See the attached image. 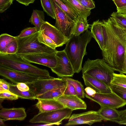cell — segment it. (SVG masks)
<instances>
[{"label": "cell", "instance_id": "obj_28", "mask_svg": "<svg viewBox=\"0 0 126 126\" xmlns=\"http://www.w3.org/2000/svg\"><path fill=\"white\" fill-rule=\"evenodd\" d=\"M61 78L66 82H69L73 85L76 91L77 95L78 97L81 98H84V89L83 85L80 82L68 77H63Z\"/></svg>", "mask_w": 126, "mask_h": 126}, {"label": "cell", "instance_id": "obj_16", "mask_svg": "<svg viewBox=\"0 0 126 126\" xmlns=\"http://www.w3.org/2000/svg\"><path fill=\"white\" fill-rule=\"evenodd\" d=\"M55 99L57 100L65 107L73 110L77 109H86L87 105L85 102L77 95L63 94Z\"/></svg>", "mask_w": 126, "mask_h": 126}, {"label": "cell", "instance_id": "obj_48", "mask_svg": "<svg viewBox=\"0 0 126 126\" xmlns=\"http://www.w3.org/2000/svg\"><path fill=\"white\" fill-rule=\"evenodd\" d=\"M4 121L3 119L0 118V126L5 125Z\"/></svg>", "mask_w": 126, "mask_h": 126}, {"label": "cell", "instance_id": "obj_35", "mask_svg": "<svg viewBox=\"0 0 126 126\" xmlns=\"http://www.w3.org/2000/svg\"><path fill=\"white\" fill-rule=\"evenodd\" d=\"M18 98L17 95L9 90L0 93V100H14L18 99Z\"/></svg>", "mask_w": 126, "mask_h": 126}, {"label": "cell", "instance_id": "obj_15", "mask_svg": "<svg viewBox=\"0 0 126 126\" xmlns=\"http://www.w3.org/2000/svg\"><path fill=\"white\" fill-rule=\"evenodd\" d=\"M18 49V44L15 37L7 33L0 36V54H16Z\"/></svg>", "mask_w": 126, "mask_h": 126}, {"label": "cell", "instance_id": "obj_32", "mask_svg": "<svg viewBox=\"0 0 126 126\" xmlns=\"http://www.w3.org/2000/svg\"><path fill=\"white\" fill-rule=\"evenodd\" d=\"M112 18L119 25L126 29V16L117 12H113L111 15Z\"/></svg>", "mask_w": 126, "mask_h": 126}, {"label": "cell", "instance_id": "obj_2", "mask_svg": "<svg viewBox=\"0 0 126 126\" xmlns=\"http://www.w3.org/2000/svg\"><path fill=\"white\" fill-rule=\"evenodd\" d=\"M92 37L91 32L87 30L79 35H72L66 43L64 50L75 73H79L81 70L83 58L87 53L86 47Z\"/></svg>", "mask_w": 126, "mask_h": 126}, {"label": "cell", "instance_id": "obj_49", "mask_svg": "<svg viewBox=\"0 0 126 126\" xmlns=\"http://www.w3.org/2000/svg\"></svg>", "mask_w": 126, "mask_h": 126}, {"label": "cell", "instance_id": "obj_19", "mask_svg": "<svg viewBox=\"0 0 126 126\" xmlns=\"http://www.w3.org/2000/svg\"><path fill=\"white\" fill-rule=\"evenodd\" d=\"M26 116L25 109L23 108H2L0 110V118L4 121L10 120H22Z\"/></svg>", "mask_w": 126, "mask_h": 126}, {"label": "cell", "instance_id": "obj_41", "mask_svg": "<svg viewBox=\"0 0 126 126\" xmlns=\"http://www.w3.org/2000/svg\"><path fill=\"white\" fill-rule=\"evenodd\" d=\"M115 5L117 9L126 6V0H112Z\"/></svg>", "mask_w": 126, "mask_h": 126}, {"label": "cell", "instance_id": "obj_1", "mask_svg": "<svg viewBox=\"0 0 126 126\" xmlns=\"http://www.w3.org/2000/svg\"><path fill=\"white\" fill-rule=\"evenodd\" d=\"M106 34L103 58L115 71L122 73V66L126 48V29L110 17L102 21Z\"/></svg>", "mask_w": 126, "mask_h": 126}, {"label": "cell", "instance_id": "obj_44", "mask_svg": "<svg viewBox=\"0 0 126 126\" xmlns=\"http://www.w3.org/2000/svg\"><path fill=\"white\" fill-rule=\"evenodd\" d=\"M122 73L126 74V48L125 52L122 66Z\"/></svg>", "mask_w": 126, "mask_h": 126}, {"label": "cell", "instance_id": "obj_3", "mask_svg": "<svg viewBox=\"0 0 126 126\" xmlns=\"http://www.w3.org/2000/svg\"><path fill=\"white\" fill-rule=\"evenodd\" d=\"M0 66L40 78H50L48 71L31 64L16 54H0Z\"/></svg>", "mask_w": 126, "mask_h": 126}, {"label": "cell", "instance_id": "obj_33", "mask_svg": "<svg viewBox=\"0 0 126 126\" xmlns=\"http://www.w3.org/2000/svg\"><path fill=\"white\" fill-rule=\"evenodd\" d=\"M38 38L39 41L45 45L55 49L57 47L54 42L50 38L39 31Z\"/></svg>", "mask_w": 126, "mask_h": 126}, {"label": "cell", "instance_id": "obj_18", "mask_svg": "<svg viewBox=\"0 0 126 126\" xmlns=\"http://www.w3.org/2000/svg\"><path fill=\"white\" fill-rule=\"evenodd\" d=\"M91 32L98 43L102 51L104 50L106 40V34L101 21L99 20L94 21L91 25Z\"/></svg>", "mask_w": 126, "mask_h": 126}, {"label": "cell", "instance_id": "obj_20", "mask_svg": "<svg viewBox=\"0 0 126 126\" xmlns=\"http://www.w3.org/2000/svg\"><path fill=\"white\" fill-rule=\"evenodd\" d=\"M35 104L39 112L53 111L65 107L61 103L55 99H39Z\"/></svg>", "mask_w": 126, "mask_h": 126}, {"label": "cell", "instance_id": "obj_42", "mask_svg": "<svg viewBox=\"0 0 126 126\" xmlns=\"http://www.w3.org/2000/svg\"><path fill=\"white\" fill-rule=\"evenodd\" d=\"M84 92L88 95L91 96H93L96 93L94 89L89 87H87L84 89Z\"/></svg>", "mask_w": 126, "mask_h": 126}, {"label": "cell", "instance_id": "obj_7", "mask_svg": "<svg viewBox=\"0 0 126 126\" xmlns=\"http://www.w3.org/2000/svg\"><path fill=\"white\" fill-rule=\"evenodd\" d=\"M26 84L36 96L50 90L66 85V82L62 78L53 77L48 79L39 78Z\"/></svg>", "mask_w": 126, "mask_h": 126}, {"label": "cell", "instance_id": "obj_12", "mask_svg": "<svg viewBox=\"0 0 126 126\" xmlns=\"http://www.w3.org/2000/svg\"><path fill=\"white\" fill-rule=\"evenodd\" d=\"M56 52L34 53L19 56L30 63L42 65L51 69L55 67L57 61L55 56Z\"/></svg>", "mask_w": 126, "mask_h": 126}, {"label": "cell", "instance_id": "obj_25", "mask_svg": "<svg viewBox=\"0 0 126 126\" xmlns=\"http://www.w3.org/2000/svg\"><path fill=\"white\" fill-rule=\"evenodd\" d=\"M69 3L77 16L81 15L87 17L91 13V9L82 5L77 0H66Z\"/></svg>", "mask_w": 126, "mask_h": 126}, {"label": "cell", "instance_id": "obj_36", "mask_svg": "<svg viewBox=\"0 0 126 126\" xmlns=\"http://www.w3.org/2000/svg\"><path fill=\"white\" fill-rule=\"evenodd\" d=\"M13 1V0H0V13H2L9 8Z\"/></svg>", "mask_w": 126, "mask_h": 126}, {"label": "cell", "instance_id": "obj_30", "mask_svg": "<svg viewBox=\"0 0 126 126\" xmlns=\"http://www.w3.org/2000/svg\"><path fill=\"white\" fill-rule=\"evenodd\" d=\"M44 11L49 16L55 19V13L51 0H41Z\"/></svg>", "mask_w": 126, "mask_h": 126}, {"label": "cell", "instance_id": "obj_34", "mask_svg": "<svg viewBox=\"0 0 126 126\" xmlns=\"http://www.w3.org/2000/svg\"><path fill=\"white\" fill-rule=\"evenodd\" d=\"M38 31L35 27H27L22 30L20 34L18 36H15L16 38H22L25 37L34 33Z\"/></svg>", "mask_w": 126, "mask_h": 126}, {"label": "cell", "instance_id": "obj_40", "mask_svg": "<svg viewBox=\"0 0 126 126\" xmlns=\"http://www.w3.org/2000/svg\"><path fill=\"white\" fill-rule=\"evenodd\" d=\"M18 89L19 90L23 91H28L30 90L29 86L25 83H19L16 84Z\"/></svg>", "mask_w": 126, "mask_h": 126}, {"label": "cell", "instance_id": "obj_22", "mask_svg": "<svg viewBox=\"0 0 126 126\" xmlns=\"http://www.w3.org/2000/svg\"><path fill=\"white\" fill-rule=\"evenodd\" d=\"M87 17L81 15L77 16L75 19L72 35L78 36L88 30L89 24Z\"/></svg>", "mask_w": 126, "mask_h": 126}, {"label": "cell", "instance_id": "obj_38", "mask_svg": "<svg viewBox=\"0 0 126 126\" xmlns=\"http://www.w3.org/2000/svg\"><path fill=\"white\" fill-rule=\"evenodd\" d=\"M85 7L92 9L95 7V3L93 0H77Z\"/></svg>", "mask_w": 126, "mask_h": 126}, {"label": "cell", "instance_id": "obj_37", "mask_svg": "<svg viewBox=\"0 0 126 126\" xmlns=\"http://www.w3.org/2000/svg\"><path fill=\"white\" fill-rule=\"evenodd\" d=\"M63 94L77 95L76 91L73 85L69 82H66V87Z\"/></svg>", "mask_w": 126, "mask_h": 126}, {"label": "cell", "instance_id": "obj_27", "mask_svg": "<svg viewBox=\"0 0 126 126\" xmlns=\"http://www.w3.org/2000/svg\"><path fill=\"white\" fill-rule=\"evenodd\" d=\"M10 85L9 90L17 95L18 97L22 99L31 100L35 99V94L30 90L27 91H21L18 89L16 84L10 83Z\"/></svg>", "mask_w": 126, "mask_h": 126}, {"label": "cell", "instance_id": "obj_46", "mask_svg": "<svg viewBox=\"0 0 126 126\" xmlns=\"http://www.w3.org/2000/svg\"><path fill=\"white\" fill-rule=\"evenodd\" d=\"M119 112L120 115V120L126 119V109L122 110L119 111Z\"/></svg>", "mask_w": 126, "mask_h": 126}, {"label": "cell", "instance_id": "obj_6", "mask_svg": "<svg viewBox=\"0 0 126 126\" xmlns=\"http://www.w3.org/2000/svg\"><path fill=\"white\" fill-rule=\"evenodd\" d=\"M73 110L67 107L47 112H39L31 119V123H43L47 125H59L64 119H69Z\"/></svg>", "mask_w": 126, "mask_h": 126}, {"label": "cell", "instance_id": "obj_10", "mask_svg": "<svg viewBox=\"0 0 126 126\" xmlns=\"http://www.w3.org/2000/svg\"><path fill=\"white\" fill-rule=\"evenodd\" d=\"M57 63L55 67L51 69L59 78L72 77L75 72L72 65L64 50L57 51L55 55Z\"/></svg>", "mask_w": 126, "mask_h": 126}, {"label": "cell", "instance_id": "obj_45", "mask_svg": "<svg viewBox=\"0 0 126 126\" xmlns=\"http://www.w3.org/2000/svg\"><path fill=\"white\" fill-rule=\"evenodd\" d=\"M117 9V12L121 14L126 16V6Z\"/></svg>", "mask_w": 126, "mask_h": 126}, {"label": "cell", "instance_id": "obj_24", "mask_svg": "<svg viewBox=\"0 0 126 126\" xmlns=\"http://www.w3.org/2000/svg\"><path fill=\"white\" fill-rule=\"evenodd\" d=\"M44 20L45 15L43 11L36 9L33 10L29 22L34 25L39 31L45 21Z\"/></svg>", "mask_w": 126, "mask_h": 126}, {"label": "cell", "instance_id": "obj_4", "mask_svg": "<svg viewBox=\"0 0 126 126\" xmlns=\"http://www.w3.org/2000/svg\"><path fill=\"white\" fill-rule=\"evenodd\" d=\"M82 74H87L102 81L109 86L115 71L104 59H88L82 68Z\"/></svg>", "mask_w": 126, "mask_h": 126}, {"label": "cell", "instance_id": "obj_14", "mask_svg": "<svg viewBox=\"0 0 126 126\" xmlns=\"http://www.w3.org/2000/svg\"><path fill=\"white\" fill-rule=\"evenodd\" d=\"M42 33L48 36L55 43L57 47L65 44L68 40L54 26L45 21L39 31Z\"/></svg>", "mask_w": 126, "mask_h": 126}, {"label": "cell", "instance_id": "obj_13", "mask_svg": "<svg viewBox=\"0 0 126 126\" xmlns=\"http://www.w3.org/2000/svg\"><path fill=\"white\" fill-rule=\"evenodd\" d=\"M0 75L16 84L32 82L40 78L0 66Z\"/></svg>", "mask_w": 126, "mask_h": 126}, {"label": "cell", "instance_id": "obj_21", "mask_svg": "<svg viewBox=\"0 0 126 126\" xmlns=\"http://www.w3.org/2000/svg\"><path fill=\"white\" fill-rule=\"evenodd\" d=\"M97 111L103 120L114 122L120 120L119 111L116 109L100 106V108Z\"/></svg>", "mask_w": 126, "mask_h": 126}, {"label": "cell", "instance_id": "obj_5", "mask_svg": "<svg viewBox=\"0 0 126 126\" xmlns=\"http://www.w3.org/2000/svg\"><path fill=\"white\" fill-rule=\"evenodd\" d=\"M38 34L39 31L25 37H16L18 44V49L16 54L20 55L57 52L56 49H53L40 42L38 38Z\"/></svg>", "mask_w": 126, "mask_h": 126}, {"label": "cell", "instance_id": "obj_31", "mask_svg": "<svg viewBox=\"0 0 126 126\" xmlns=\"http://www.w3.org/2000/svg\"><path fill=\"white\" fill-rule=\"evenodd\" d=\"M112 91L123 100L126 101V88L110 84V86Z\"/></svg>", "mask_w": 126, "mask_h": 126}, {"label": "cell", "instance_id": "obj_11", "mask_svg": "<svg viewBox=\"0 0 126 126\" xmlns=\"http://www.w3.org/2000/svg\"><path fill=\"white\" fill-rule=\"evenodd\" d=\"M103 120L97 111L91 110L71 115L65 126H74L83 124L91 126L95 123L101 122Z\"/></svg>", "mask_w": 126, "mask_h": 126}, {"label": "cell", "instance_id": "obj_47", "mask_svg": "<svg viewBox=\"0 0 126 126\" xmlns=\"http://www.w3.org/2000/svg\"><path fill=\"white\" fill-rule=\"evenodd\" d=\"M114 122L120 125H126V119L118 121H115Z\"/></svg>", "mask_w": 126, "mask_h": 126}, {"label": "cell", "instance_id": "obj_26", "mask_svg": "<svg viewBox=\"0 0 126 126\" xmlns=\"http://www.w3.org/2000/svg\"><path fill=\"white\" fill-rule=\"evenodd\" d=\"M53 0L69 17L74 21L77 17V15L68 1L66 0Z\"/></svg>", "mask_w": 126, "mask_h": 126}, {"label": "cell", "instance_id": "obj_17", "mask_svg": "<svg viewBox=\"0 0 126 126\" xmlns=\"http://www.w3.org/2000/svg\"><path fill=\"white\" fill-rule=\"evenodd\" d=\"M82 78L86 87L91 88L96 93H107L112 92L109 86L100 80L86 74H82Z\"/></svg>", "mask_w": 126, "mask_h": 126}, {"label": "cell", "instance_id": "obj_9", "mask_svg": "<svg viewBox=\"0 0 126 126\" xmlns=\"http://www.w3.org/2000/svg\"><path fill=\"white\" fill-rule=\"evenodd\" d=\"M84 94L85 97L98 103L100 106L117 109L126 105V101L112 91L107 93H96L92 96L84 92Z\"/></svg>", "mask_w": 126, "mask_h": 126}, {"label": "cell", "instance_id": "obj_29", "mask_svg": "<svg viewBox=\"0 0 126 126\" xmlns=\"http://www.w3.org/2000/svg\"><path fill=\"white\" fill-rule=\"evenodd\" d=\"M110 84L126 88V75L123 73L117 74L114 73Z\"/></svg>", "mask_w": 126, "mask_h": 126}, {"label": "cell", "instance_id": "obj_23", "mask_svg": "<svg viewBox=\"0 0 126 126\" xmlns=\"http://www.w3.org/2000/svg\"><path fill=\"white\" fill-rule=\"evenodd\" d=\"M66 87L65 85L48 91L35 96V99H55L63 94Z\"/></svg>", "mask_w": 126, "mask_h": 126}, {"label": "cell", "instance_id": "obj_43", "mask_svg": "<svg viewBox=\"0 0 126 126\" xmlns=\"http://www.w3.org/2000/svg\"><path fill=\"white\" fill-rule=\"evenodd\" d=\"M19 3L24 5L26 6H28L30 3H33L35 0H16Z\"/></svg>", "mask_w": 126, "mask_h": 126}, {"label": "cell", "instance_id": "obj_39", "mask_svg": "<svg viewBox=\"0 0 126 126\" xmlns=\"http://www.w3.org/2000/svg\"><path fill=\"white\" fill-rule=\"evenodd\" d=\"M10 87V83L3 79H0V93L9 91Z\"/></svg>", "mask_w": 126, "mask_h": 126}, {"label": "cell", "instance_id": "obj_8", "mask_svg": "<svg viewBox=\"0 0 126 126\" xmlns=\"http://www.w3.org/2000/svg\"><path fill=\"white\" fill-rule=\"evenodd\" d=\"M55 13L56 27L68 40L72 33L74 21L51 0Z\"/></svg>", "mask_w": 126, "mask_h": 126}]
</instances>
